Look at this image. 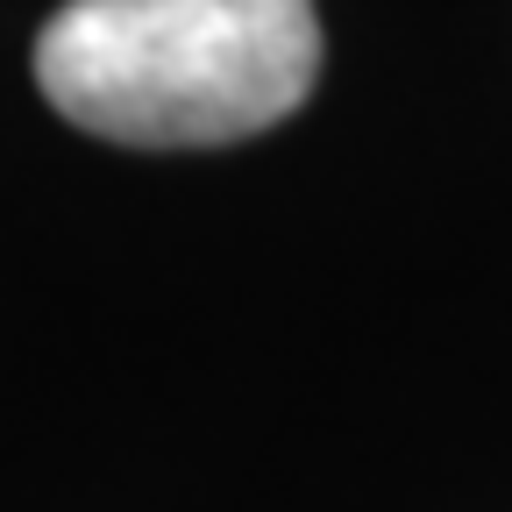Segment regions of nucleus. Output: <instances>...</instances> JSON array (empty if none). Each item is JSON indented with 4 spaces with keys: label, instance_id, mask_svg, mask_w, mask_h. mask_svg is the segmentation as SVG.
<instances>
[{
    "label": "nucleus",
    "instance_id": "obj_1",
    "mask_svg": "<svg viewBox=\"0 0 512 512\" xmlns=\"http://www.w3.org/2000/svg\"><path fill=\"white\" fill-rule=\"evenodd\" d=\"M313 0H64L36 36L43 100L128 150H221L306 107Z\"/></svg>",
    "mask_w": 512,
    "mask_h": 512
}]
</instances>
